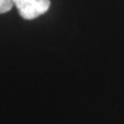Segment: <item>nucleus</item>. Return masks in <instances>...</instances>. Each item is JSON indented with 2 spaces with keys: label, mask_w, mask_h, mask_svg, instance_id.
Masks as SVG:
<instances>
[{
  "label": "nucleus",
  "mask_w": 124,
  "mask_h": 124,
  "mask_svg": "<svg viewBox=\"0 0 124 124\" xmlns=\"http://www.w3.org/2000/svg\"><path fill=\"white\" fill-rule=\"evenodd\" d=\"M18 14L24 20H33L49 9V0H13Z\"/></svg>",
  "instance_id": "obj_1"
},
{
  "label": "nucleus",
  "mask_w": 124,
  "mask_h": 124,
  "mask_svg": "<svg viewBox=\"0 0 124 124\" xmlns=\"http://www.w3.org/2000/svg\"><path fill=\"white\" fill-rule=\"evenodd\" d=\"M14 1L13 0H0V14L9 12L13 8Z\"/></svg>",
  "instance_id": "obj_2"
}]
</instances>
